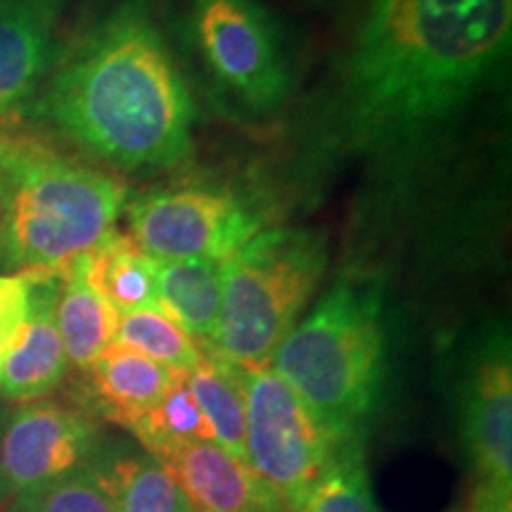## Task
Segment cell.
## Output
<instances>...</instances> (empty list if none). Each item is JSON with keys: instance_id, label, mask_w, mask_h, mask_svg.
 Masks as SVG:
<instances>
[{"instance_id": "1", "label": "cell", "mask_w": 512, "mask_h": 512, "mask_svg": "<svg viewBox=\"0 0 512 512\" xmlns=\"http://www.w3.org/2000/svg\"><path fill=\"white\" fill-rule=\"evenodd\" d=\"M512 0H366L313 143L392 171L427 157L510 55Z\"/></svg>"}, {"instance_id": "2", "label": "cell", "mask_w": 512, "mask_h": 512, "mask_svg": "<svg viewBox=\"0 0 512 512\" xmlns=\"http://www.w3.org/2000/svg\"><path fill=\"white\" fill-rule=\"evenodd\" d=\"M34 117L124 171L192 155L195 100L152 0H114L50 64Z\"/></svg>"}, {"instance_id": "3", "label": "cell", "mask_w": 512, "mask_h": 512, "mask_svg": "<svg viewBox=\"0 0 512 512\" xmlns=\"http://www.w3.org/2000/svg\"><path fill=\"white\" fill-rule=\"evenodd\" d=\"M124 202L107 171L0 131V271H67L112 233Z\"/></svg>"}, {"instance_id": "4", "label": "cell", "mask_w": 512, "mask_h": 512, "mask_svg": "<svg viewBox=\"0 0 512 512\" xmlns=\"http://www.w3.org/2000/svg\"><path fill=\"white\" fill-rule=\"evenodd\" d=\"M271 368L337 446L361 441L384 375L382 285L342 275L287 332Z\"/></svg>"}, {"instance_id": "5", "label": "cell", "mask_w": 512, "mask_h": 512, "mask_svg": "<svg viewBox=\"0 0 512 512\" xmlns=\"http://www.w3.org/2000/svg\"><path fill=\"white\" fill-rule=\"evenodd\" d=\"M325 268L328 245L313 230H259L223 264L219 328L204 354L242 370L271 366Z\"/></svg>"}, {"instance_id": "6", "label": "cell", "mask_w": 512, "mask_h": 512, "mask_svg": "<svg viewBox=\"0 0 512 512\" xmlns=\"http://www.w3.org/2000/svg\"><path fill=\"white\" fill-rule=\"evenodd\" d=\"M169 27L207 93L235 119H266L290 98L283 31L261 0H169Z\"/></svg>"}, {"instance_id": "7", "label": "cell", "mask_w": 512, "mask_h": 512, "mask_svg": "<svg viewBox=\"0 0 512 512\" xmlns=\"http://www.w3.org/2000/svg\"><path fill=\"white\" fill-rule=\"evenodd\" d=\"M245 460L280 512H299L328 472L337 444L271 366L242 370Z\"/></svg>"}, {"instance_id": "8", "label": "cell", "mask_w": 512, "mask_h": 512, "mask_svg": "<svg viewBox=\"0 0 512 512\" xmlns=\"http://www.w3.org/2000/svg\"><path fill=\"white\" fill-rule=\"evenodd\" d=\"M128 235L157 261H226L261 230L235 192L211 185L159 190L126 207Z\"/></svg>"}, {"instance_id": "9", "label": "cell", "mask_w": 512, "mask_h": 512, "mask_svg": "<svg viewBox=\"0 0 512 512\" xmlns=\"http://www.w3.org/2000/svg\"><path fill=\"white\" fill-rule=\"evenodd\" d=\"M98 451V422L74 403L38 399L5 415L3 465L15 501L86 465Z\"/></svg>"}, {"instance_id": "10", "label": "cell", "mask_w": 512, "mask_h": 512, "mask_svg": "<svg viewBox=\"0 0 512 512\" xmlns=\"http://www.w3.org/2000/svg\"><path fill=\"white\" fill-rule=\"evenodd\" d=\"M463 441L479 479L512 484V361L508 337L484 344L463 387Z\"/></svg>"}, {"instance_id": "11", "label": "cell", "mask_w": 512, "mask_h": 512, "mask_svg": "<svg viewBox=\"0 0 512 512\" xmlns=\"http://www.w3.org/2000/svg\"><path fill=\"white\" fill-rule=\"evenodd\" d=\"M178 375L140 351L112 342L81 370L79 392L72 403L95 420H107L131 432L162 401Z\"/></svg>"}, {"instance_id": "12", "label": "cell", "mask_w": 512, "mask_h": 512, "mask_svg": "<svg viewBox=\"0 0 512 512\" xmlns=\"http://www.w3.org/2000/svg\"><path fill=\"white\" fill-rule=\"evenodd\" d=\"M29 316L15 347L0 368V401L29 403L46 399L67 375L60 330L55 323V302L64 271H31Z\"/></svg>"}, {"instance_id": "13", "label": "cell", "mask_w": 512, "mask_h": 512, "mask_svg": "<svg viewBox=\"0 0 512 512\" xmlns=\"http://www.w3.org/2000/svg\"><path fill=\"white\" fill-rule=\"evenodd\" d=\"M176 479L192 512H280L252 470L214 441H192L152 456Z\"/></svg>"}, {"instance_id": "14", "label": "cell", "mask_w": 512, "mask_h": 512, "mask_svg": "<svg viewBox=\"0 0 512 512\" xmlns=\"http://www.w3.org/2000/svg\"><path fill=\"white\" fill-rule=\"evenodd\" d=\"M53 60V24L19 0H0V121L29 102Z\"/></svg>"}, {"instance_id": "15", "label": "cell", "mask_w": 512, "mask_h": 512, "mask_svg": "<svg viewBox=\"0 0 512 512\" xmlns=\"http://www.w3.org/2000/svg\"><path fill=\"white\" fill-rule=\"evenodd\" d=\"M76 261L88 285L119 313L157 306L159 261L136 245L131 235H121L114 228Z\"/></svg>"}, {"instance_id": "16", "label": "cell", "mask_w": 512, "mask_h": 512, "mask_svg": "<svg viewBox=\"0 0 512 512\" xmlns=\"http://www.w3.org/2000/svg\"><path fill=\"white\" fill-rule=\"evenodd\" d=\"M221 297V261H159L157 306L169 313L197 344H202V351H207L216 337Z\"/></svg>"}, {"instance_id": "17", "label": "cell", "mask_w": 512, "mask_h": 512, "mask_svg": "<svg viewBox=\"0 0 512 512\" xmlns=\"http://www.w3.org/2000/svg\"><path fill=\"white\" fill-rule=\"evenodd\" d=\"M121 313L83 278L79 261L62 275L55 302V323L67 361L88 368L117 337Z\"/></svg>"}, {"instance_id": "18", "label": "cell", "mask_w": 512, "mask_h": 512, "mask_svg": "<svg viewBox=\"0 0 512 512\" xmlns=\"http://www.w3.org/2000/svg\"><path fill=\"white\" fill-rule=\"evenodd\" d=\"M185 382L211 427V441L228 456L247 465L245 427L247 401L242 368L204 354L195 368L185 373Z\"/></svg>"}, {"instance_id": "19", "label": "cell", "mask_w": 512, "mask_h": 512, "mask_svg": "<svg viewBox=\"0 0 512 512\" xmlns=\"http://www.w3.org/2000/svg\"><path fill=\"white\" fill-rule=\"evenodd\" d=\"M117 512H192V505L166 467L147 453L110 456Z\"/></svg>"}, {"instance_id": "20", "label": "cell", "mask_w": 512, "mask_h": 512, "mask_svg": "<svg viewBox=\"0 0 512 512\" xmlns=\"http://www.w3.org/2000/svg\"><path fill=\"white\" fill-rule=\"evenodd\" d=\"M114 342L140 351L174 373H188L204 356L200 344L159 306L121 313Z\"/></svg>"}, {"instance_id": "21", "label": "cell", "mask_w": 512, "mask_h": 512, "mask_svg": "<svg viewBox=\"0 0 512 512\" xmlns=\"http://www.w3.org/2000/svg\"><path fill=\"white\" fill-rule=\"evenodd\" d=\"M10 512H117L110 456L98 451L86 465L76 467L46 489L17 498Z\"/></svg>"}, {"instance_id": "22", "label": "cell", "mask_w": 512, "mask_h": 512, "mask_svg": "<svg viewBox=\"0 0 512 512\" xmlns=\"http://www.w3.org/2000/svg\"><path fill=\"white\" fill-rule=\"evenodd\" d=\"M143 444L147 456L192 441H211V427L200 406L192 399L185 373H181L162 396V401L131 430Z\"/></svg>"}, {"instance_id": "23", "label": "cell", "mask_w": 512, "mask_h": 512, "mask_svg": "<svg viewBox=\"0 0 512 512\" xmlns=\"http://www.w3.org/2000/svg\"><path fill=\"white\" fill-rule=\"evenodd\" d=\"M299 512H380L368 482L361 441L337 448L328 472L313 486Z\"/></svg>"}, {"instance_id": "24", "label": "cell", "mask_w": 512, "mask_h": 512, "mask_svg": "<svg viewBox=\"0 0 512 512\" xmlns=\"http://www.w3.org/2000/svg\"><path fill=\"white\" fill-rule=\"evenodd\" d=\"M31 283H34L31 271L0 273V368L27 323Z\"/></svg>"}, {"instance_id": "25", "label": "cell", "mask_w": 512, "mask_h": 512, "mask_svg": "<svg viewBox=\"0 0 512 512\" xmlns=\"http://www.w3.org/2000/svg\"><path fill=\"white\" fill-rule=\"evenodd\" d=\"M467 512H512V484L479 479Z\"/></svg>"}, {"instance_id": "26", "label": "cell", "mask_w": 512, "mask_h": 512, "mask_svg": "<svg viewBox=\"0 0 512 512\" xmlns=\"http://www.w3.org/2000/svg\"><path fill=\"white\" fill-rule=\"evenodd\" d=\"M3 427H5V415H3V411H0V512H10L12 503H15V496H12L8 477H5V465H3Z\"/></svg>"}, {"instance_id": "27", "label": "cell", "mask_w": 512, "mask_h": 512, "mask_svg": "<svg viewBox=\"0 0 512 512\" xmlns=\"http://www.w3.org/2000/svg\"><path fill=\"white\" fill-rule=\"evenodd\" d=\"M19 3H24V5H27V8L34 10L36 15L46 19L48 24H55V19L62 12L64 3H67V0H19Z\"/></svg>"}]
</instances>
